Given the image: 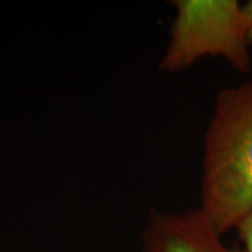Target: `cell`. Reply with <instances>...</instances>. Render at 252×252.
Returning <instances> with one entry per match:
<instances>
[{
	"instance_id": "cell-3",
	"label": "cell",
	"mask_w": 252,
	"mask_h": 252,
	"mask_svg": "<svg viewBox=\"0 0 252 252\" xmlns=\"http://www.w3.org/2000/svg\"><path fill=\"white\" fill-rule=\"evenodd\" d=\"M141 252H241L223 243L198 208L151 210L141 232Z\"/></svg>"
},
{
	"instance_id": "cell-5",
	"label": "cell",
	"mask_w": 252,
	"mask_h": 252,
	"mask_svg": "<svg viewBox=\"0 0 252 252\" xmlns=\"http://www.w3.org/2000/svg\"><path fill=\"white\" fill-rule=\"evenodd\" d=\"M243 12L248 23V35L250 43L252 42V0L248 1L247 4L243 5Z\"/></svg>"
},
{
	"instance_id": "cell-1",
	"label": "cell",
	"mask_w": 252,
	"mask_h": 252,
	"mask_svg": "<svg viewBox=\"0 0 252 252\" xmlns=\"http://www.w3.org/2000/svg\"><path fill=\"white\" fill-rule=\"evenodd\" d=\"M198 209L220 236L252 214V81L216 94L203 140Z\"/></svg>"
},
{
	"instance_id": "cell-2",
	"label": "cell",
	"mask_w": 252,
	"mask_h": 252,
	"mask_svg": "<svg viewBox=\"0 0 252 252\" xmlns=\"http://www.w3.org/2000/svg\"><path fill=\"white\" fill-rule=\"evenodd\" d=\"M169 40L159 63L166 74L186 70L207 56L223 58L235 70L252 67L248 23L237 0H175Z\"/></svg>"
},
{
	"instance_id": "cell-4",
	"label": "cell",
	"mask_w": 252,
	"mask_h": 252,
	"mask_svg": "<svg viewBox=\"0 0 252 252\" xmlns=\"http://www.w3.org/2000/svg\"><path fill=\"white\" fill-rule=\"evenodd\" d=\"M237 234L244 247L243 252H252V214L238 225Z\"/></svg>"
}]
</instances>
